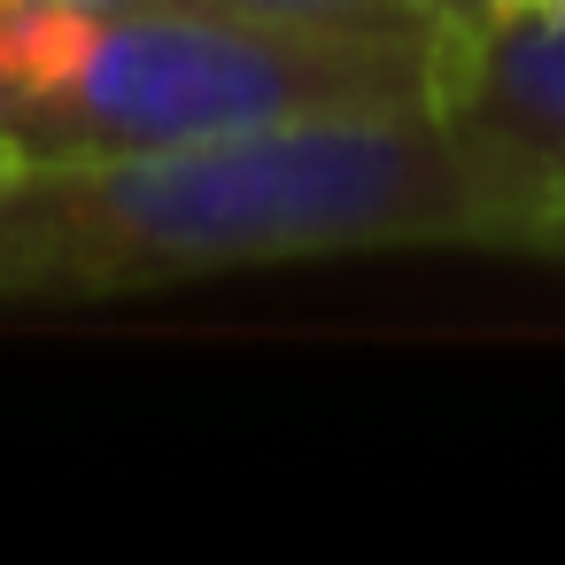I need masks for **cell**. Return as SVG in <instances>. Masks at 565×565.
<instances>
[{
  "label": "cell",
  "instance_id": "cell-3",
  "mask_svg": "<svg viewBox=\"0 0 565 565\" xmlns=\"http://www.w3.org/2000/svg\"><path fill=\"white\" fill-rule=\"evenodd\" d=\"M441 117L526 179L542 217V256H565V32L472 24L441 86Z\"/></svg>",
  "mask_w": 565,
  "mask_h": 565
},
{
  "label": "cell",
  "instance_id": "cell-2",
  "mask_svg": "<svg viewBox=\"0 0 565 565\" xmlns=\"http://www.w3.org/2000/svg\"><path fill=\"white\" fill-rule=\"evenodd\" d=\"M465 32L248 0H0V171L441 109Z\"/></svg>",
  "mask_w": 565,
  "mask_h": 565
},
{
  "label": "cell",
  "instance_id": "cell-4",
  "mask_svg": "<svg viewBox=\"0 0 565 565\" xmlns=\"http://www.w3.org/2000/svg\"><path fill=\"white\" fill-rule=\"evenodd\" d=\"M248 9H295V17H441V24H488V0H248Z\"/></svg>",
  "mask_w": 565,
  "mask_h": 565
},
{
  "label": "cell",
  "instance_id": "cell-1",
  "mask_svg": "<svg viewBox=\"0 0 565 565\" xmlns=\"http://www.w3.org/2000/svg\"><path fill=\"white\" fill-rule=\"evenodd\" d=\"M364 248L542 256V217L441 109L0 171V302H109Z\"/></svg>",
  "mask_w": 565,
  "mask_h": 565
}]
</instances>
